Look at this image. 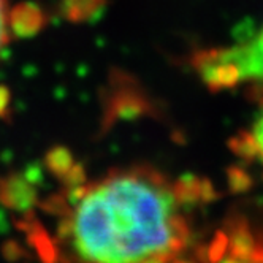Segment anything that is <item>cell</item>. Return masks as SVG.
<instances>
[{"mask_svg":"<svg viewBox=\"0 0 263 263\" xmlns=\"http://www.w3.org/2000/svg\"><path fill=\"white\" fill-rule=\"evenodd\" d=\"M176 198L162 176L127 172L84 187L71 217L61 225L81 263L170 260L187 238Z\"/></svg>","mask_w":263,"mask_h":263,"instance_id":"1","label":"cell"},{"mask_svg":"<svg viewBox=\"0 0 263 263\" xmlns=\"http://www.w3.org/2000/svg\"><path fill=\"white\" fill-rule=\"evenodd\" d=\"M200 74L208 84L220 87L263 83V24L251 39L204 55Z\"/></svg>","mask_w":263,"mask_h":263,"instance_id":"2","label":"cell"},{"mask_svg":"<svg viewBox=\"0 0 263 263\" xmlns=\"http://www.w3.org/2000/svg\"><path fill=\"white\" fill-rule=\"evenodd\" d=\"M257 248V242L244 220H236L229 235V252L232 257L248 260Z\"/></svg>","mask_w":263,"mask_h":263,"instance_id":"3","label":"cell"},{"mask_svg":"<svg viewBox=\"0 0 263 263\" xmlns=\"http://www.w3.org/2000/svg\"><path fill=\"white\" fill-rule=\"evenodd\" d=\"M173 194L178 203L192 204L201 197V181L194 176H184L173 184Z\"/></svg>","mask_w":263,"mask_h":263,"instance_id":"4","label":"cell"},{"mask_svg":"<svg viewBox=\"0 0 263 263\" xmlns=\"http://www.w3.org/2000/svg\"><path fill=\"white\" fill-rule=\"evenodd\" d=\"M48 163H49L51 170L54 173L65 176L67 172L71 168V157H70V154L67 151H64V149H55L54 153L49 154Z\"/></svg>","mask_w":263,"mask_h":263,"instance_id":"5","label":"cell"},{"mask_svg":"<svg viewBox=\"0 0 263 263\" xmlns=\"http://www.w3.org/2000/svg\"><path fill=\"white\" fill-rule=\"evenodd\" d=\"M229 252V235L225 233H217L211 242L210 251H208V258L213 263H217L219 260H222L225 257V254Z\"/></svg>","mask_w":263,"mask_h":263,"instance_id":"6","label":"cell"},{"mask_svg":"<svg viewBox=\"0 0 263 263\" xmlns=\"http://www.w3.org/2000/svg\"><path fill=\"white\" fill-rule=\"evenodd\" d=\"M229 184H230V189L235 194H242L249 191V187L252 185L251 178L244 173L242 170H238V168H233L229 173Z\"/></svg>","mask_w":263,"mask_h":263,"instance_id":"7","label":"cell"},{"mask_svg":"<svg viewBox=\"0 0 263 263\" xmlns=\"http://www.w3.org/2000/svg\"><path fill=\"white\" fill-rule=\"evenodd\" d=\"M8 13L5 8V0H0V52L5 48L8 40Z\"/></svg>","mask_w":263,"mask_h":263,"instance_id":"8","label":"cell"},{"mask_svg":"<svg viewBox=\"0 0 263 263\" xmlns=\"http://www.w3.org/2000/svg\"><path fill=\"white\" fill-rule=\"evenodd\" d=\"M254 144L257 146V151H258V156L263 159V109L260 112L258 119L255 121L254 124V130H252V135H251Z\"/></svg>","mask_w":263,"mask_h":263,"instance_id":"9","label":"cell"},{"mask_svg":"<svg viewBox=\"0 0 263 263\" xmlns=\"http://www.w3.org/2000/svg\"><path fill=\"white\" fill-rule=\"evenodd\" d=\"M7 90L5 89H2L0 87V115L5 111V108H7Z\"/></svg>","mask_w":263,"mask_h":263,"instance_id":"10","label":"cell"},{"mask_svg":"<svg viewBox=\"0 0 263 263\" xmlns=\"http://www.w3.org/2000/svg\"><path fill=\"white\" fill-rule=\"evenodd\" d=\"M143 263H168V260H165V258H149Z\"/></svg>","mask_w":263,"mask_h":263,"instance_id":"11","label":"cell"}]
</instances>
